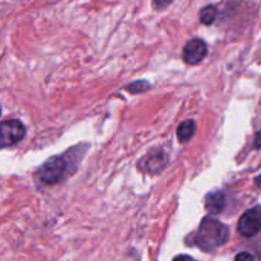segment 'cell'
<instances>
[{
  "label": "cell",
  "mask_w": 261,
  "mask_h": 261,
  "mask_svg": "<svg viewBox=\"0 0 261 261\" xmlns=\"http://www.w3.org/2000/svg\"><path fill=\"white\" fill-rule=\"evenodd\" d=\"M228 237L229 231L226 224L212 218V217H206L199 227V231L195 237V244L201 250L209 252L226 244L228 241Z\"/></svg>",
  "instance_id": "1"
},
{
  "label": "cell",
  "mask_w": 261,
  "mask_h": 261,
  "mask_svg": "<svg viewBox=\"0 0 261 261\" xmlns=\"http://www.w3.org/2000/svg\"><path fill=\"white\" fill-rule=\"evenodd\" d=\"M68 171V162L61 155L51 157L46 163H43L40 168V178L46 185H54L63 180Z\"/></svg>",
  "instance_id": "2"
},
{
  "label": "cell",
  "mask_w": 261,
  "mask_h": 261,
  "mask_svg": "<svg viewBox=\"0 0 261 261\" xmlns=\"http://www.w3.org/2000/svg\"><path fill=\"white\" fill-rule=\"evenodd\" d=\"M25 137V127L18 120H9L4 121L0 126V140H2V148L10 147Z\"/></svg>",
  "instance_id": "3"
},
{
  "label": "cell",
  "mask_w": 261,
  "mask_h": 261,
  "mask_svg": "<svg viewBox=\"0 0 261 261\" xmlns=\"http://www.w3.org/2000/svg\"><path fill=\"white\" fill-rule=\"evenodd\" d=\"M261 231V209L252 208L247 211L239 221V232L245 237L255 236Z\"/></svg>",
  "instance_id": "4"
},
{
  "label": "cell",
  "mask_w": 261,
  "mask_h": 261,
  "mask_svg": "<svg viewBox=\"0 0 261 261\" xmlns=\"http://www.w3.org/2000/svg\"><path fill=\"white\" fill-rule=\"evenodd\" d=\"M208 54V47L206 43L200 38H193L186 43L182 51L184 61L189 65H195L199 64Z\"/></svg>",
  "instance_id": "5"
},
{
  "label": "cell",
  "mask_w": 261,
  "mask_h": 261,
  "mask_svg": "<svg viewBox=\"0 0 261 261\" xmlns=\"http://www.w3.org/2000/svg\"><path fill=\"white\" fill-rule=\"evenodd\" d=\"M205 208L209 213L218 214L224 208V195L221 191H213L205 198Z\"/></svg>",
  "instance_id": "6"
},
{
  "label": "cell",
  "mask_w": 261,
  "mask_h": 261,
  "mask_svg": "<svg viewBox=\"0 0 261 261\" xmlns=\"http://www.w3.org/2000/svg\"><path fill=\"white\" fill-rule=\"evenodd\" d=\"M196 124L194 120H186L182 124L178 126L177 129V138L181 143L189 142L193 138L194 133H195Z\"/></svg>",
  "instance_id": "7"
},
{
  "label": "cell",
  "mask_w": 261,
  "mask_h": 261,
  "mask_svg": "<svg viewBox=\"0 0 261 261\" xmlns=\"http://www.w3.org/2000/svg\"><path fill=\"white\" fill-rule=\"evenodd\" d=\"M166 165H167V155H166L165 153H157V154H153L147 163L148 170H149L152 173L160 172L161 170H163V168L166 167Z\"/></svg>",
  "instance_id": "8"
},
{
  "label": "cell",
  "mask_w": 261,
  "mask_h": 261,
  "mask_svg": "<svg viewBox=\"0 0 261 261\" xmlns=\"http://www.w3.org/2000/svg\"><path fill=\"white\" fill-rule=\"evenodd\" d=\"M199 17H200V22L203 23V24H212L217 18V8L214 7V5H208V7L203 8V9L200 10Z\"/></svg>",
  "instance_id": "9"
},
{
  "label": "cell",
  "mask_w": 261,
  "mask_h": 261,
  "mask_svg": "<svg viewBox=\"0 0 261 261\" xmlns=\"http://www.w3.org/2000/svg\"><path fill=\"white\" fill-rule=\"evenodd\" d=\"M150 87V84L148 83V82L145 81H138L135 82V83L130 84V86H127V91L132 92V93H140V92H145L148 91Z\"/></svg>",
  "instance_id": "10"
},
{
  "label": "cell",
  "mask_w": 261,
  "mask_h": 261,
  "mask_svg": "<svg viewBox=\"0 0 261 261\" xmlns=\"http://www.w3.org/2000/svg\"><path fill=\"white\" fill-rule=\"evenodd\" d=\"M172 2L173 0H153V5H154L157 9H163V8L168 7Z\"/></svg>",
  "instance_id": "11"
},
{
  "label": "cell",
  "mask_w": 261,
  "mask_h": 261,
  "mask_svg": "<svg viewBox=\"0 0 261 261\" xmlns=\"http://www.w3.org/2000/svg\"><path fill=\"white\" fill-rule=\"evenodd\" d=\"M236 261H255V259L249 252H240L236 256Z\"/></svg>",
  "instance_id": "12"
},
{
  "label": "cell",
  "mask_w": 261,
  "mask_h": 261,
  "mask_svg": "<svg viewBox=\"0 0 261 261\" xmlns=\"http://www.w3.org/2000/svg\"><path fill=\"white\" fill-rule=\"evenodd\" d=\"M173 261H196L194 260L193 257L189 256V255H178V256H176Z\"/></svg>",
  "instance_id": "13"
},
{
  "label": "cell",
  "mask_w": 261,
  "mask_h": 261,
  "mask_svg": "<svg viewBox=\"0 0 261 261\" xmlns=\"http://www.w3.org/2000/svg\"><path fill=\"white\" fill-rule=\"evenodd\" d=\"M255 148H261V130L255 137Z\"/></svg>",
  "instance_id": "14"
}]
</instances>
